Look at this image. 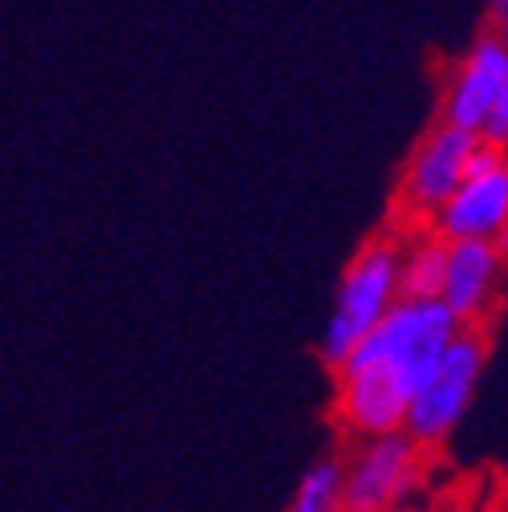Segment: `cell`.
<instances>
[{
	"label": "cell",
	"mask_w": 508,
	"mask_h": 512,
	"mask_svg": "<svg viewBox=\"0 0 508 512\" xmlns=\"http://www.w3.org/2000/svg\"><path fill=\"white\" fill-rule=\"evenodd\" d=\"M378 512H415V508H411V504H403V500H399V504H387V508H378Z\"/></svg>",
	"instance_id": "obj_11"
},
{
	"label": "cell",
	"mask_w": 508,
	"mask_h": 512,
	"mask_svg": "<svg viewBox=\"0 0 508 512\" xmlns=\"http://www.w3.org/2000/svg\"><path fill=\"white\" fill-rule=\"evenodd\" d=\"M399 297V248L395 240H370L342 273L334 313L322 334V362L334 370L354 342L383 317Z\"/></svg>",
	"instance_id": "obj_3"
},
{
	"label": "cell",
	"mask_w": 508,
	"mask_h": 512,
	"mask_svg": "<svg viewBox=\"0 0 508 512\" xmlns=\"http://www.w3.org/2000/svg\"><path fill=\"white\" fill-rule=\"evenodd\" d=\"M508 98V45L500 33H484L468 57L464 66L448 90V102H443V122L452 126H464V131H480L488 110Z\"/></svg>",
	"instance_id": "obj_8"
},
{
	"label": "cell",
	"mask_w": 508,
	"mask_h": 512,
	"mask_svg": "<svg viewBox=\"0 0 508 512\" xmlns=\"http://www.w3.org/2000/svg\"><path fill=\"white\" fill-rule=\"evenodd\" d=\"M443 285V240H423L407 256L399 252V297H439Z\"/></svg>",
	"instance_id": "obj_9"
},
{
	"label": "cell",
	"mask_w": 508,
	"mask_h": 512,
	"mask_svg": "<svg viewBox=\"0 0 508 512\" xmlns=\"http://www.w3.org/2000/svg\"><path fill=\"white\" fill-rule=\"evenodd\" d=\"M476 139L480 135L464 131V126H452V122L431 126L427 139L419 143V151L407 163L403 200L415 212H435L456 191V183L464 179V159L476 147Z\"/></svg>",
	"instance_id": "obj_6"
},
{
	"label": "cell",
	"mask_w": 508,
	"mask_h": 512,
	"mask_svg": "<svg viewBox=\"0 0 508 512\" xmlns=\"http://www.w3.org/2000/svg\"><path fill=\"white\" fill-rule=\"evenodd\" d=\"M488 362V342L476 326H460L456 338L443 346V354L435 358V366L427 370V378L415 387L407 415H403V431L419 443H443L456 423L468 415L476 387H480V374Z\"/></svg>",
	"instance_id": "obj_2"
},
{
	"label": "cell",
	"mask_w": 508,
	"mask_h": 512,
	"mask_svg": "<svg viewBox=\"0 0 508 512\" xmlns=\"http://www.w3.org/2000/svg\"><path fill=\"white\" fill-rule=\"evenodd\" d=\"M504 273L500 240H443V285L439 301L460 326H476L492 309Z\"/></svg>",
	"instance_id": "obj_5"
},
{
	"label": "cell",
	"mask_w": 508,
	"mask_h": 512,
	"mask_svg": "<svg viewBox=\"0 0 508 512\" xmlns=\"http://www.w3.org/2000/svg\"><path fill=\"white\" fill-rule=\"evenodd\" d=\"M419 476V443L399 427L366 435L362 452L342 464V512H378L399 504Z\"/></svg>",
	"instance_id": "obj_4"
},
{
	"label": "cell",
	"mask_w": 508,
	"mask_h": 512,
	"mask_svg": "<svg viewBox=\"0 0 508 512\" xmlns=\"http://www.w3.org/2000/svg\"><path fill=\"white\" fill-rule=\"evenodd\" d=\"M508 224V167L464 175L456 191L435 208L439 240H504Z\"/></svg>",
	"instance_id": "obj_7"
},
{
	"label": "cell",
	"mask_w": 508,
	"mask_h": 512,
	"mask_svg": "<svg viewBox=\"0 0 508 512\" xmlns=\"http://www.w3.org/2000/svg\"><path fill=\"white\" fill-rule=\"evenodd\" d=\"M460 322L439 297H395V305L334 366V411L354 435L399 431L415 387L456 338Z\"/></svg>",
	"instance_id": "obj_1"
},
{
	"label": "cell",
	"mask_w": 508,
	"mask_h": 512,
	"mask_svg": "<svg viewBox=\"0 0 508 512\" xmlns=\"http://www.w3.org/2000/svg\"><path fill=\"white\" fill-rule=\"evenodd\" d=\"M289 512H342V464L338 460H317L293 500H289Z\"/></svg>",
	"instance_id": "obj_10"
}]
</instances>
